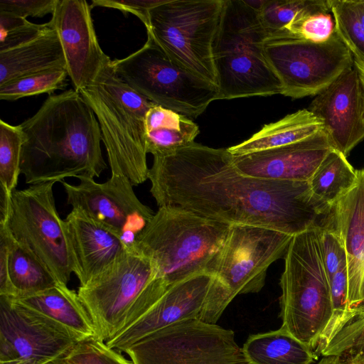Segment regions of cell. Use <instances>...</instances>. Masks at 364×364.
<instances>
[{"label": "cell", "instance_id": "obj_1", "mask_svg": "<svg viewBox=\"0 0 364 364\" xmlns=\"http://www.w3.org/2000/svg\"><path fill=\"white\" fill-rule=\"evenodd\" d=\"M150 193L159 207L178 206L220 223L265 227L295 235L318 225L327 205L309 181L246 176L227 149L193 142L154 156Z\"/></svg>", "mask_w": 364, "mask_h": 364}, {"label": "cell", "instance_id": "obj_24", "mask_svg": "<svg viewBox=\"0 0 364 364\" xmlns=\"http://www.w3.org/2000/svg\"><path fill=\"white\" fill-rule=\"evenodd\" d=\"M14 299L60 323L82 339L96 338L92 321L77 292L66 284L58 283L43 291Z\"/></svg>", "mask_w": 364, "mask_h": 364}, {"label": "cell", "instance_id": "obj_20", "mask_svg": "<svg viewBox=\"0 0 364 364\" xmlns=\"http://www.w3.org/2000/svg\"><path fill=\"white\" fill-rule=\"evenodd\" d=\"M358 181L322 217L327 227L342 240L347 254L348 299L353 317L364 308V171Z\"/></svg>", "mask_w": 364, "mask_h": 364}, {"label": "cell", "instance_id": "obj_15", "mask_svg": "<svg viewBox=\"0 0 364 364\" xmlns=\"http://www.w3.org/2000/svg\"><path fill=\"white\" fill-rule=\"evenodd\" d=\"M292 237L265 227L230 225L213 274L235 297L258 293L265 284L268 268L285 255Z\"/></svg>", "mask_w": 364, "mask_h": 364}, {"label": "cell", "instance_id": "obj_30", "mask_svg": "<svg viewBox=\"0 0 364 364\" xmlns=\"http://www.w3.org/2000/svg\"><path fill=\"white\" fill-rule=\"evenodd\" d=\"M23 139L20 124L0 120V186L11 193L16 190L21 174Z\"/></svg>", "mask_w": 364, "mask_h": 364}, {"label": "cell", "instance_id": "obj_14", "mask_svg": "<svg viewBox=\"0 0 364 364\" xmlns=\"http://www.w3.org/2000/svg\"><path fill=\"white\" fill-rule=\"evenodd\" d=\"M84 340L64 326L0 296V364H45Z\"/></svg>", "mask_w": 364, "mask_h": 364}, {"label": "cell", "instance_id": "obj_18", "mask_svg": "<svg viewBox=\"0 0 364 364\" xmlns=\"http://www.w3.org/2000/svg\"><path fill=\"white\" fill-rule=\"evenodd\" d=\"M363 92L355 67L312 100L308 109L323 123L333 148L346 158L364 139Z\"/></svg>", "mask_w": 364, "mask_h": 364}, {"label": "cell", "instance_id": "obj_34", "mask_svg": "<svg viewBox=\"0 0 364 364\" xmlns=\"http://www.w3.org/2000/svg\"><path fill=\"white\" fill-rule=\"evenodd\" d=\"M308 0H265L258 12L259 21L267 37L287 31V26Z\"/></svg>", "mask_w": 364, "mask_h": 364}, {"label": "cell", "instance_id": "obj_26", "mask_svg": "<svg viewBox=\"0 0 364 364\" xmlns=\"http://www.w3.org/2000/svg\"><path fill=\"white\" fill-rule=\"evenodd\" d=\"M145 127L146 151L154 156L170 154L195 142L200 132L188 117L157 105L147 112Z\"/></svg>", "mask_w": 364, "mask_h": 364}, {"label": "cell", "instance_id": "obj_22", "mask_svg": "<svg viewBox=\"0 0 364 364\" xmlns=\"http://www.w3.org/2000/svg\"><path fill=\"white\" fill-rule=\"evenodd\" d=\"M8 250L0 249V296L23 297L55 287L58 282L32 253L19 245L6 225H0Z\"/></svg>", "mask_w": 364, "mask_h": 364}, {"label": "cell", "instance_id": "obj_23", "mask_svg": "<svg viewBox=\"0 0 364 364\" xmlns=\"http://www.w3.org/2000/svg\"><path fill=\"white\" fill-rule=\"evenodd\" d=\"M66 69L64 53L51 28L38 38L0 52V86L22 77L53 69Z\"/></svg>", "mask_w": 364, "mask_h": 364}, {"label": "cell", "instance_id": "obj_29", "mask_svg": "<svg viewBox=\"0 0 364 364\" xmlns=\"http://www.w3.org/2000/svg\"><path fill=\"white\" fill-rule=\"evenodd\" d=\"M331 0H308L287 26L293 35L314 43L328 41L335 31Z\"/></svg>", "mask_w": 364, "mask_h": 364}, {"label": "cell", "instance_id": "obj_41", "mask_svg": "<svg viewBox=\"0 0 364 364\" xmlns=\"http://www.w3.org/2000/svg\"><path fill=\"white\" fill-rule=\"evenodd\" d=\"M350 2L364 27V1L350 0Z\"/></svg>", "mask_w": 364, "mask_h": 364}, {"label": "cell", "instance_id": "obj_32", "mask_svg": "<svg viewBox=\"0 0 364 364\" xmlns=\"http://www.w3.org/2000/svg\"><path fill=\"white\" fill-rule=\"evenodd\" d=\"M335 31L353 57L364 62V27L350 0H331Z\"/></svg>", "mask_w": 364, "mask_h": 364}, {"label": "cell", "instance_id": "obj_3", "mask_svg": "<svg viewBox=\"0 0 364 364\" xmlns=\"http://www.w3.org/2000/svg\"><path fill=\"white\" fill-rule=\"evenodd\" d=\"M230 225L178 206L159 207L134 246L168 284L202 273L213 274Z\"/></svg>", "mask_w": 364, "mask_h": 364}, {"label": "cell", "instance_id": "obj_21", "mask_svg": "<svg viewBox=\"0 0 364 364\" xmlns=\"http://www.w3.org/2000/svg\"><path fill=\"white\" fill-rule=\"evenodd\" d=\"M63 223L80 286L100 274L129 247L114 232L80 210L72 209Z\"/></svg>", "mask_w": 364, "mask_h": 364}, {"label": "cell", "instance_id": "obj_45", "mask_svg": "<svg viewBox=\"0 0 364 364\" xmlns=\"http://www.w3.org/2000/svg\"><path fill=\"white\" fill-rule=\"evenodd\" d=\"M363 171H364V168H363Z\"/></svg>", "mask_w": 364, "mask_h": 364}, {"label": "cell", "instance_id": "obj_10", "mask_svg": "<svg viewBox=\"0 0 364 364\" xmlns=\"http://www.w3.org/2000/svg\"><path fill=\"white\" fill-rule=\"evenodd\" d=\"M264 51L281 82L282 95L293 99L318 95L354 67L350 51L336 31L322 43L284 31L268 36Z\"/></svg>", "mask_w": 364, "mask_h": 364}, {"label": "cell", "instance_id": "obj_35", "mask_svg": "<svg viewBox=\"0 0 364 364\" xmlns=\"http://www.w3.org/2000/svg\"><path fill=\"white\" fill-rule=\"evenodd\" d=\"M360 348H364V308L341 329L319 355L341 357Z\"/></svg>", "mask_w": 364, "mask_h": 364}, {"label": "cell", "instance_id": "obj_9", "mask_svg": "<svg viewBox=\"0 0 364 364\" xmlns=\"http://www.w3.org/2000/svg\"><path fill=\"white\" fill-rule=\"evenodd\" d=\"M117 75L155 105L188 117L201 114L218 100V86L174 64L147 36L145 44L131 55L112 60Z\"/></svg>", "mask_w": 364, "mask_h": 364}, {"label": "cell", "instance_id": "obj_2", "mask_svg": "<svg viewBox=\"0 0 364 364\" xmlns=\"http://www.w3.org/2000/svg\"><path fill=\"white\" fill-rule=\"evenodd\" d=\"M20 126L24 136L21 173L27 184L94 178L107 168L97 117L74 89L49 95Z\"/></svg>", "mask_w": 364, "mask_h": 364}, {"label": "cell", "instance_id": "obj_5", "mask_svg": "<svg viewBox=\"0 0 364 364\" xmlns=\"http://www.w3.org/2000/svg\"><path fill=\"white\" fill-rule=\"evenodd\" d=\"M79 92L97 117L111 174L125 176L133 186L145 182L149 171L145 117L155 104L124 82L112 61Z\"/></svg>", "mask_w": 364, "mask_h": 364}, {"label": "cell", "instance_id": "obj_17", "mask_svg": "<svg viewBox=\"0 0 364 364\" xmlns=\"http://www.w3.org/2000/svg\"><path fill=\"white\" fill-rule=\"evenodd\" d=\"M85 0H58L48 21L64 53L66 70L74 90L90 86L111 60L101 48Z\"/></svg>", "mask_w": 364, "mask_h": 364}, {"label": "cell", "instance_id": "obj_42", "mask_svg": "<svg viewBox=\"0 0 364 364\" xmlns=\"http://www.w3.org/2000/svg\"><path fill=\"white\" fill-rule=\"evenodd\" d=\"M317 364H344L341 356H323Z\"/></svg>", "mask_w": 364, "mask_h": 364}, {"label": "cell", "instance_id": "obj_28", "mask_svg": "<svg viewBox=\"0 0 364 364\" xmlns=\"http://www.w3.org/2000/svg\"><path fill=\"white\" fill-rule=\"evenodd\" d=\"M357 181V170L345 156L333 149L309 183L315 197L331 206L353 187Z\"/></svg>", "mask_w": 364, "mask_h": 364}, {"label": "cell", "instance_id": "obj_8", "mask_svg": "<svg viewBox=\"0 0 364 364\" xmlns=\"http://www.w3.org/2000/svg\"><path fill=\"white\" fill-rule=\"evenodd\" d=\"M155 299L136 321L105 341L118 351H124L149 334L183 320H198L216 324L235 298L214 274L202 273L168 284L154 277Z\"/></svg>", "mask_w": 364, "mask_h": 364}, {"label": "cell", "instance_id": "obj_7", "mask_svg": "<svg viewBox=\"0 0 364 364\" xmlns=\"http://www.w3.org/2000/svg\"><path fill=\"white\" fill-rule=\"evenodd\" d=\"M223 6V0H166L149 10L147 36L174 64L217 85L213 46Z\"/></svg>", "mask_w": 364, "mask_h": 364}, {"label": "cell", "instance_id": "obj_44", "mask_svg": "<svg viewBox=\"0 0 364 364\" xmlns=\"http://www.w3.org/2000/svg\"><path fill=\"white\" fill-rule=\"evenodd\" d=\"M45 364H67L63 359V357L54 359L51 361H49Z\"/></svg>", "mask_w": 364, "mask_h": 364}, {"label": "cell", "instance_id": "obj_6", "mask_svg": "<svg viewBox=\"0 0 364 364\" xmlns=\"http://www.w3.org/2000/svg\"><path fill=\"white\" fill-rule=\"evenodd\" d=\"M280 287L281 327L315 350L333 316L318 225L293 236Z\"/></svg>", "mask_w": 364, "mask_h": 364}, {"label": "cell", "instance_id": "obj_43", "mask_svg": "<svg viewBox=\"0 0 364 364\" xmlns=\"http://www.w3.org/2000/svg\"><path fill=\"white\" fill-rule=\"evenodd\" d=\"M245 3L247 4L250 8L256 11L257 13L262 9L263 4L265 2V0H259V1H245Z\"/></svg>", "mask_w": 364, "mask_h": 364}, {"label": "cell", "instance_id": "obj_37", "mask_svg": "<svg viewBox=\"0 0 364 364\" xmlns=\"http://www.w3.org/2000/svg\"><path fill=\"white\" fill-rule=\"evenodd\" d=\"M51 28L49 22L38 24L27 20L25 23L0 36V52L24 45L46 33Z\"/></svg>", "mask_w": 364, "mask_h": 364}, {"label": "cell", "instance_id": "obj_13", "mask_svg": "<svg viewBox=\"0 0 364 364\" xmlns=\"http://www.w3.org/2000/svg\"><path fill=\"white\" fill-rule=\"evenodd\" d=\"M152 262L133 245L77 294L94 324L96 338L105 342L117 331L127 312L156 277Z\"/></svg>", "mask_w": 364, "mask_h": 364}, {"label": "cell", "instance_id": "obj_36", "mask_svg": "<svg viewBox=\"0 0 364 364\" xmlns=\"http://www.w3.org/2000/svg\"><path fill=\"white\" fill-rule=\"evenodd\" d=\"M318 235L323 264L328 279L347 268V254L344 244L333 230L318 225Z\"/></svg>", "mask_w": 364, "mask_h": 364}, {"label": "cell", "instance_id": "obj_4", "mask_svg": "<svg viewBox=\"0 0 364 364\" xmlns=\"http://www.w3.org/2000/svg\"><path fill=\"white\" fill-rule=\"evenodd\" d=\"M267 38L258 13L244 0H223L213 46L218 100L282 94L265 54Z\"/></svg>", "mask_w": 364, "mask_h": 364}, {"label": "cell", "instance_id": "obj_12", "mask_svg": "<svg viewBox=\"0 0 364 364\" xmlns=\"http://www.w3.org/2000/svg\"><path fill=\"white\" fill-rule=\"evenodd\" d=\"M124 352L134 364H250L231 329L193 319L154 331Z\"/></svg>", "mask_w": 364, "mask_h": 364}, {"label": "cell", "instance_id": "obj_39", "mask_svg": "<svg viewBox=\"0 0 364 364\" xmlns=\"http://www.w3.org/2000/svg\"><path fill=\"white\" fill-rule=\"evenodd\" d=\"M166 0H93L91 8L105 7L115 9L124 14H132L145 25L150 9L164 3Z\"/></svg>", "mask_w": 364, "mask_h": 364}, {"label": "cell", "instance_id": "obj_38", "mask_svg": "<svg viewBox=\"0 0 364 364\" xmlns=\"http://www.w3.org/2000/svg\"><path fill=\"white\" fill-rule=\"evenodd\" d=\"M58 0H0V11L26 18L53 14Z\"/></svg>", "mask_w": 364, "mask_h": 364}, {"label": "cell", "instance_id": "obj_27", "mask_svg": "<svg viewBox=\"0 0 364 364\" xmlns=\"http://www.w3.org/2000/svg\"><path fill=\"white\" fill-rule=\"evenodd\" d=\"M250 364H311L314 350L280 327L249 336L242 348Z\"/></svg>", "mask_w": 364, "mask_h": 364}, {"label": "cell", "instance_id": "obj_40", "mask_svg": "<svg viewBox=\"0 0 364 364\" xmlns=\"http://www.w3.org/2000/svg\"><path fill=\"white\" fill-rule=\"evenodd\" d=\"M344 364H364V348L355 349L350 354Z\"/></svg>", "mask_w": 364, "mask_h": 364}, {"label": "cell", "instance_id": "obj_31", "mask_svg": "<svg viewBox=\"0 0 364 364\" xmlns=\"http://www.w3.org/2000/svg\"><path fill=\"white\" fill-rule=\"evenodd\" d=\"M65 68L53 69L32 74L0 86V99L14 101L23 97L62 90L67 85Z\"/></svg>", "mask_w": 364, "mask_h": 364}, {"label": "cell", "instance_id": "obj_11", "mask_svg": "<svg viewBox=\"0 0 364 364\" xmlns=\"http://www.w3.org/2000/svg\"><path fill=\"white\" fill-rule=\"evenodd\" d=\"M55 182L16 190L6 225L14 239L36 257L57 282L68 285L73 273L69 246L55 203Z\"/></svg>", "mask_w": 364, "mask_h": 364}, {"label": "cell", "instance_id": "obj_16", "mask_svg": "<svg viewBox=\"0 0 364 364\" xmlns=\"http://www.w3.org/2000/svg\"><path fill=\"white\" fill-rule=\"evenodd\" d=\"M77 178L78 184L60 182L72 209L83 211L114 232L128 247L133 246L154 213L138 198L129 179L119 174H111L103 183Z\"/></svg>", "mask_w": 364, "mask_h": 364}, {"label": "cell", "instance_id": "obj_33", "mask_svg": "<svg viewBox=\"0 0 364 364\" xmlns=\"http://www.w3.org/2000/svg\"><path fill=\"white\" fill-rule=\"evenodd\" d=\"M63 359L67 364H134L95 337L76 343Z\"/></svg>", "mask_w": 364, "mask_h": 364}, {"label": "cell", "instance_id": "obj_25", "mask_svg": "<svg viewBox=\"0 0 364 364\" xmlns=\"http://www.w3.org/2000/svg\"><path fill=\"white\" fill-rule=\"evenodd\" d=\"M322 129V122L308 109H299L277 122L264 125L250 139L227 149L232 156L245 155L303 140Z\"/></svg>", "mask_w": 364, "mask_h": 364}, {"label": "cell", "instance_id": "obj_19", "mask_svg": "<svg viewBox=\"0 0 364 364\" xmlns=\"http://www.w3.org/2000/svg\"><path fill=\"white\" fill-rule=\"evenodd\" d=\"M323 128L303 140L241 156H232L242 174L274 181H309L333 149Z\"/></svg>", "mask_w": 364, "mask_h": 364}]
</instances>
